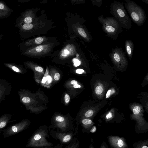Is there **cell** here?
Wrapping results in <instances>:
<instances>
[{"label": "cell", "mask_w": 148, "mask_h": 148, "mask_svg": "<svg viewBox=\"0 0 148 148\" xmlns=\"http://www.w3.org/2000/svg\"><path fill=\"white\" fill-rule=\"evenodd\" d=\"M110 12L121 24L122 28L129 30L131 28L132 21L129 16L123 3L116 1L110 5Z\"/></svg>", "instance_id": "obj_1"}, {"label": "cell", "mask_w": 148, "mask_h": 148, "mask_svg": "<svg viewBox=\"0 0 148 148\" xmlns=\"http://www.w3.org/2000/svg\"><path fill=\"white\" fill-rule=\"evenodd\" d=\"M97 20L101 24L102 28L106 36L113 40L116 39L123 31V28L118 21L113 17L104 18L103 15L98 17Z\"/></svg>", "instance_id": "obj_2"}, {"label": "cell", "mask_w": 148, "mask_h": 148, "mask_svg": "<svg viewBox=\"0 0 148 148\" xmlns=\"http://www.w3.org/2000/svg\"><path fill=\"white\" fill-rule=\"evenodd\" d=\"M125 7L130 14L132 21L138 26H142L147 18L144 10L133 1L125 0Z\"/></svg>", "instance_id": "obj_3"}, {"label": "cell", "mask_w": 148, "mask_h": 148, "mask_svg": "<svg viewBox=\"0 0 148 148\" xmlns=\"http://www.w3.org/2000/svg\"><path fill=\"white\" fill-rule=\"evenodd\" d=\"M47 134L43 130H39L36 132L30 139L28 146L31 147L49 146L52 144L46 139Z\"/></svg>", "instance_id": "obj_4"}, {"label": "cell", "mask_w": 148, "mask_h": 148, "mask_svg": "<svg viewBox=\"0 0 148 148\" xmlns=\"http://www.w3.org/2000/svg\"><path fill=\"white\" fill-rule=\"evenodd\" d=\"M49 45H40L21 50L22 54L27 56H33L37 54H43L49 49Z\"/></svg>", "instance_id": "obj_5"}, {"label": "cell", "mask_w": 148, "mask_h": 148, "mask_svg": "<svg viewBox=\"0 0 148 148\" xmlns=\"http://www.w3.org/2000/svg\"><path fill=\"white\" fill-rule=\"evenodd\" d=\"M34 13L32 9H28L21 13V15L17 18L15 26L18 28L25 24L32 23L34 18Z\"/></svg>", "instance_id": "obj_6"}, {"label": "cell", "mask_w": 148, "mask_h": 148, "mask_svg": "<svg viewBox=\"0 0 148 148\" xmlns=\"http://www.w3.org/2000/svg\"><path fill=\"white\" fill-rule=\"evenodd\" d=\"M107 139L110 147L112 148H128V147L125 139L123 137L110 135L108 136Z\"/></svg>", "instance_id": "obj_7"}, {"label": "cell", "mask_w": 148, "mask_h": 148, "mask_svg": "<svg viewBox=\"0 0 148 148\" xmlns=\"http://www.w3.org/2000/svg\"><path fill=\"white\" fill-rule=\"evenodd\" d=\"M12 90L10 82L5 79H0V103L10 94Z\"/></svg>", "instance_id": "obj_8"}, {"label": "cell", "mask_w": 148, "mask_h": 148, "mask_svg": "<svg viewBox=\"0 0 148 148\" xmlns=\"http://www.w3.org/2000/svg\"><path fill=\"white\" fill-rule=\"evenodd\" d=\"M27 122L23 120L12 126L8 130V134L9 135L15 134L23 130L27 125Z\"/></svg>", "instance_id": "obj_9"}, {"label": "cell", "mask_w": 148, "mask_h": 148, "mask_svg": "<svg viewBox=\"0 0 148 148\" xmlns=\"http://www.w3.org/2000/svg\"><path fill=\"white\" fill-rule=\"evenodd\" d=\"M13 10L3 1H0V19L7 18L12 14Z\"/></svg>", "instance_id": "obj_10"}, {"label": "cell", "mask_w": 148, "mask_h": 148, "mask_svg": "<svg viewBox=\"0 0 148 148\" xmlns=\"http://www.w3.org/2000/svg\"><path fill=\"white\" fill-rule=\"evenodd\" d=\"M4 66L8 68L14 72L18 74H23L25 70L22 65L14 63L6 62L3 64Z\"/></svg>", "instance_id": "obj_11"}, {"label": "cell", "mask_w": 148, "mask_h": 148, "mask_svg": "<svg viewBox=\"0 0 148 148\" xmlns=\"http://www.w3.org/2000/svg\"><path fill=\"white\" fill-rule=\"evenodd\" d=\"M126 52L129 58H132L134 50V45L132 41L127 40L125 43Z\"/></svg>", "instance_id": "obj_12"}, {"label": "cell", "mask_w": 148, "mask_h": 148, "mask_svg": "<svg viewBox=\"0 0 148 148\" xmlns=\"http://www.w3.org/2000/svg\"><path fill=\"white\" fill-rule=\"evenodd\" d=\"M56 137L62 143H67L71 140L72 136L69 134L58 133L56 134Z\"/></svg>", "instance_id": "obj_13"}, {"label": "cell", "mask_w": 148, "mask_h": 148, "mask_svg": "<svg viewBox=\"0 0 148 148\" xmlns=\"http://www.w3.org/2000/svg\"><path fill=\"white\" fill-rule=\"evenodd\" d=\"M10 114H5L0 116V128L4 127L11 117Z\"/></svg>", "instance_id": "obj_14"}, {"label": "cell", "mask_w": 148, "mask_h": 148, "mask_svg": "<svg viewBox=\"0 0 148 148\" xmlns=\"http://www.w3.org/2000/svg\"><path fill=\"white\" fill-rule=\"evenodd\" d=\"M82 123L84 129L89 133L91 129L93 126V123L92 121L90 119H85L82 120Z\"/></svg>", "instance_id": "obj_15"}, {"label": "cell", "mask_w": 148, "mask_h": 148, "mask_svg": "<svg viewBox=\"0 0 148 148\" xmlns=\"http://www.w3.org/2000/svg\"><path fill=\"white\" fill-rule=\"evenodd\" d=\"M134 148H148V139L134 143Z\"/></svg>", "instance_id": "obj_16"}, {"label": "cell", "mask_w": 148, "mask_h": 148, "mask_svg": "<svg viewBox=\"0 0 148 148\" xmlns=\"http://www.w3.org/2000/svg\"><path fill=\"white\" fill-rule=\"evenodd\" d=\"M77 31L79 34L82 37L86 39L87 41H90L92 40V38L88 35L84 29L82 27H80L77 29Z\"/></svg>", "instance_id": "obj_17"}, {"label": "cell", "mask_w": 148, "mask_h": 148, "mask_svg": "<svg viewBox=\"0 0 148 148\" xmlns=\"http://www.w3.org/2000/svg\"><path fill=\"white\" fill-rule=\"evenodd\" d=\"M95 91L97 94L100 95L102 92L103 89L101 86H97L95 88Z\"/></svg>", "instance_id": "obj_18"}, {"label": "cell", "mask_w": 148, "mask_h": 148, "mask_svg": "<svg viewBox=\"0 0 148 148\" xmlns=\"http://www.w3.org/2000/svg\"><path fill=\"white\" fill-rule=\"evenodd\" d=\"M93 4L98 7L101 6L102 4V1L100 0H93L92 1Z\"/></svg>", "instance_id": "obj_19"}, {"label": "cell", "mask_w": 148, "mask_h": 148, "mask_svg": "<svg viewBox=\"0 0 148 148\" xmlns=\"http://www.w3.org/2000/svg\"><path fill=\"white\" fill-rule=\"evenodd\" d=\"M140 110V107L138 106H136L134 107L133 109V112L135 114H137L139 113Z\"/></svg>", "instance_id": "obj_20"}, {"label": "cell", "mask_w": 148, "mask_h": 148, "mask_svg": "<svg viewBox=\"0 0 148 148\" xmlns=\"http://www.w3.org/2000/svg\"><path fill=\"white\" fill-rule=\"evenodd\" d=\"M93 112L92 110H89L87 111L85 114V117H91L93 114Z\"/></svg>", "instance_id": "obj_21"}, {"label": "cell", "mask_w": 148, "mask_h": 148, "mask_svg": "<svg viewBox=\"0 0 148 148\" xmlns=\"http://www.w3.org/2000/svg\"><path fill=\"white\" fill-rule=\"evenodd\" d=\"M79 142L78 141L77 143L73 144L67 148H78L79 147Z\"/></svg>", "instance_id": "obj_22"}, {"label": "cell", "mask_w": 148, "mask_h": 148, "mask_svg": "<svg viewBox=\"0 0 148 148\" xmlns=\"http://www.w3.org/2000/svg\"><path fill=\"white\" fill-rule=\"evenodd\" d=\"M73 61L74 62V65L75 66H78L81 64L80 61L77 59H74L73 60Z\"/></svg>", "instance_id": "obj_23"}, {"label": "cell", "mask_w": 148, "mask_h": 148, "mask_svg": "<svg viewBox=\"0 0 148 148\" xmlns=\"http://www.w3.org/2000/svg\"><path fill=\"white\" fill-rule=\"evenodd\" d=\"M99 148H108V146L105 141H103Z\"/></svg>", "instance_id": "obj_24"}, {"label": "cell", "mask_w": 148, "mask_h": 148, "mask_svg": "<svg viewBox=\"0 0 148 148\" xmlns=\"http://www.w3.org/2000/svg\"><path fill=\"white\" fill-rule=\"evenodd\" d=\"M112 116V113L111 112H109L106 114V119L109 120L111 119Z\"/></svg>", "instance_id": "obj_25"}, {"label": "cell", "mask_w": 148, "mask_h": 148, "mask_svg": "<svg viewBox=\"0 0 148 148\" xmlns=\"http://www.w3.org/2000/svg\"><path fill=\"white\" fill-rule=\"evenodd\" d=\"M60 77V74L58 73H56L54 76V79L56 81L59 80Z\"/></svg>", "instance_id": "obj_26"}, {"label": "cell", "mask_w": 148, "mask_h": 148, "mask_svg": "<svg viewBox=\"0 0 148 148\" xmlns=\"http://www.w3.org/2000/svg\"><path fill=\"white\" fill-rule=\"evenodd\" d=\"M64 100L65 102L66 103H68L70 101V97L69 95L66 94L64 96Z\"/></svg>", "instance_id": "obj_27"}, {"label": "cell", "mask_w": 148, "mask_h": 148, "mask_svg": "<svg viewBox=\"0 0 148 148\" xmlns=\"http://www.w3.org/2000/svg\"><path fill=\"white\" fill-rule=\"evenodd\" d=\"M35 69L36 71L39 72H42L43 71V70L42 68L39 66L36 67L35 68Z\"/></svg>", "instance_id": "obj_28"}, {"label": "cell", "mask_w": 148, "mask_h": 148, "mask_svg": "<svg viewBox=\"0 0 148 148\" xmlns=\"http://www.w3.org/2000/svg\"><path fill=\"white\" fill-rule=\"evenodd\" d=\"M84 72V70L81 69H78L76 70V72L77 73L81 74Z\"/></svg>", "instance_id": "obj_29"}, {"label": "cell", "mask_w": 148, "mask_h": 148, "mask_svg": "<svg viewBox=\"0 0 148 148\" xmlns=\"http://www.w3.org/2000/svg\"><path fill=\"white\" fill-rule=\"evenodd\" d=\"M96 130V126H93L92 127L91 129L90 132L91 133H94L95 132Z\"/></svg>", "instance_id": "obj_30"}, {"label": "cell", "mask_w": 148, "mask_h": 148, "mask_svg": "<svg viewBox=\"0 0 148 148\" xmlns=\"http://www.w3.org/2000/svg\"><path fill=\"white\" fill-rule=\"evenodd\" d=\"M111 91V90H109L108 91L106 95V98H108L110 97Z\"/></svg>", "instance_id": "obj_31"}, {"label": "cell", "mask_w": 148, "mask_h": 148, "mask_svg": "<svg viewBox=\"0 0 148 148\" xmlns=\"http://www.w3.org/2000/svg\"><path fill=\"white\" fill-rule=\"evenodd\" d=\"M71 83L72 84L75 85V84H77V82L76 80H72L71 82Z\"/></svg>", "instance_id": "obj_32"}, {"label": "cell", "mask_w": 148, "mask_h": 148, "mask_svg": "<svg viewBox=\"0 0 148 148\" xmlns=\"http://www.w3.org/2000/svg\"><path fill=\"white\" fill-rule=\"evenodd\" d=\"M73 87L75 88H81V86L80 85L76 84L74 85Z\"/></svg>", "instance_id": "obj_33"}, {"label": "cell", "mask_w": 148, "mask_h": 148, "mask_svg": "<svg viewBox=\"0 0 148 148\" xmlns=\"http://www.w3.org/2000/svg\"><path fill=\"white\" fill-rule=\"evenodd\" d=\"M47 79L49 82H50L51 80V78L50 76H48L47 77Z\"/></svg>", "instance_id": "obj_34"}, {"label": "cell", "mask_w": 148, "mask_h": 148, "mask_svg": "<svg viewBox=\"0 0 148 148\" xmlns=\"http://www.w3.org/2000/svg\"><path fill=\"white\" fill-rule=\"evenodd\" d=\"M47 80V79L45 77H44L42 79V83H44L46 82Z\"/></svg>", "instance_id": "obj_35"}, {"label": "cell", "mask_w": 148, "mask_h": 148, "mask_svg": "<svg viewBox=\"0 0 148 148\" xmlns=\"http://www.w3.org/2000/svg\"><path fill=\"white\" fill-rule=\"evenodd\" d=\"M88 148H95V147L92 145L90 144V145Z\"/></svg>", "instance_id": "obj_36"}, {"label": "cell", "mask_w": 148, "mask_h": 148, "mask_svg": "<svg viewBox=\"0 0 148 148\" xmlns=\"http://www.w3.org/2000/svg\"><path fill=\"white\" fill-rule=\"evenodd\" d=\"M3 34H0V40L2 38L3 36Z\"/></svg>", "instance_id": "obj_37"}, {"label": "cell", "mask_w": 148, "mask_h": 148, "mask_svg": "<svg viewBox=\"0 0 148 148\" xmlns=\"http://www.w3.org/2000/svg\"><path fill=\"white\" fill-rule=\"evenodd\" d=\"M49 148L48 147H43V148Z\"/></svg>", "instance_id": "obj_38"}]
</instances>
